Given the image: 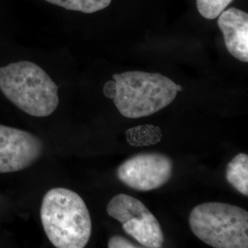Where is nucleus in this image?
I'll return each instance as SVG.
<instances>
[{
  "label": "nucleus",
  "mask_w": 248,
  "mask_h": 248,
  "mask_svg": "<svg viewBox=\"0 0 248 248\" xmlns=\"http://www.w3.org/2000/svg\"><path fill=\"white\" fill-rule=\"evenodd\" d=\"M41 220L55 248H83L89 242L92 222L89 209L83 199L68 188L54 187L45 194Z\"/></svg>",
  "instance_id": "1"
},
{
  "label": "nucleus",
  "mask_w": 248,
  "mask_h": 248,
  "mask_svg": "<svg viewBox=\"0 0 248 248\" xmlns=\"http://www.w3.org/2000/svg\"><path fill=\"white\" fill-rule=\"evenodd\" d=\"M0 90L29 115L45 118L59 105L58 87L34 62L19 61L0 67Z\"/></svg>",
  "instance_id": "2"
},
{
  "label": "nucleus",
  "mask_w": 248,
  "mask_h": 248,
  "mask_svg": "<svg viewBox=\"0 0 248 248\" xmlns=\"http://www.w3.org/2000/svg\"><path fill=\"white\" fill-rule=\"evenodd\" d=\"M116 95L113 102L122 115L139 119L170 105L182 87L158 73L125 72L113 75Z\"/></svg>",
  "instance_id": "3"
},
{
  "label": "nucleus",
  "mask_w": 248,
  "mask_h": 248,
  "mask_svg": "<svg viewBox=\"0 0 248 248\" xmlns=\"http://www.w3.org/2000/svg\"><path fill=\"white\" fill-rule=\"evenodd\" d=\"M189 225L196 236L212 248H248V213L238 206L200 204L190 213Z\"/></svg>",
  "instance_id": "4"
},
{
  "label": "nucleus",
  "mask_w": 248,
  "mask_h": 248,
  "mask_svg": "<svg viewBox=\"0 0 248 248\" xmlns=\"http://www.w3.org/2000/svg\"><path fill=\"white\" fill-rule=\"evenodd\" d=\"M107 213L121 222L124 232L142 248H160L164 232L156 217L141 201L126 194H118L107 205Z\"/></svg>",
  "instance_id": "5"
},
{
  "label": "nucleus",
  "mask_w": 248,
  "mask_h": 248,
  "mask_svg": "<svg viewBox=\"0 0 248 248\" xmlns=\"http://www.w3.org/2000/svg\"><path fill=\"white\" fill-rule=\"evenodd\" d=\"M173 174V161L161 153H141L117 169L119 180L138 191H151L167 184Z\"/></svg>",
  "instance_id": "6"
},
{
  "label": "nucleus",
  "mask_w": 248,
  "mask_h": 248,
  "mask_svg": "<svg viewBox=\"0 0 248 248\" xmlns=\"http://www.w3.org/2000/svg\"><path fill=\"white\" fill-rule=\"evenodd\" d=\"M44 144L34 134L0 125V173L26 169L40 158Z\"/></svg>",
  "instance_id": "7"
},
{
  "label": "nucleus",
  "mask_w": 248,
  "mask_h": 248,
  "mask_svg": "<svg viewBox=\"0 0 248 248\" xmlns=\"http://www.w3.org/2000/svg\"><path fill=\"white\" fill-rule=\"evenodd\" d=\"M218 26L223 34L228 52L242 62H248V15L231 8L219 15Z\"/></svg>",
  "instance_id": "8"
},
{
  "label": "nucleus",
  "mask_w": 248,
  "mask_h": 248,
  "mask_svg": "<svg viewBox=\"0 0 248 248\" xmlns=\"http://www.w3.org/2000/svg\"><path fill=\"white\" fill-rule=\"evenodd\" d=\"M226 179L243 195L248 196V155L238 154L229 162L226 169Z\"/></svg>",
  "instance_id": "9"
},
{
  "label": "nucleus",
  "mask_w": 248,
  "mask_h": 248,
  "mask_svg": "<svg viewBox=\"0 0 248 248\" xmlns=\"http://www.w3.org/2000/svg\"><path fill=\"white\" fill-rule=\"evenodd\" d=\"M163 134L159 127L155 125H141L127 130V142L136 147L154 145L162 140Z\"/></svg>",
  "instance_id": "10"
},
{
  "label": "nucleus",
  "mask_w": 248,
  "mask_h": 248,
  "mask_svg": "<svg viewBox=\"0 0 248 248\" xmlns=\"http://www.w3.org/2000/svg\"><path fill=\"white\" fill-rule=\"evenodd\" d=\"M63 9L83 13H95L109 6L111 0H45Z\"/></svg>",
  "instance_id": "11"
},
{
  "label": "nucleus",
  "mask_w": 248,
  "mask_h": 248,
  "mask_svg": "<svg viewBox=\"0 0 248 248\" xmlns=\"http://www.w3.org/2000/svg\"><path fill=\"white\" fill-rule=\"evenodd\" d=\"M232 2V0H197V8L203 18L214 19L219 17Z\"/></svg>",
  "instance_id": "12"
},
{
  "label": "nucleus",
  "mask_w": 248,
  "mask_h": 248,
  "mask_svg": "<svg viewBox=\"0 0 248 248\" xmlns=\"http://www.w3.org/2000/svg\"><path fill=\"white\" fill-rule=\"evenodd\" d=\"M108 248H139L138 246H135L133 242L130 240L126 239L123 236L116 235L111 237L108 243Z\"/></svg>",
  "instance_id": "13"
},
{
  "label": "nucleus",
  "mask_w": 248,
  "mask_h": 248,
  "mask_svg": "<svg viewBox=\"0 0 248 248\" xmlns=\"http://www.w3.org/2000/svg\"><path fill=\"white\" fill-rule=\"evenodd\" d=\"M116 82L114 80H111V81H108L105 86H104V95L106 96L107 98H112L115 97L116 95Z\"/></svg>",
  "instance_id": "14"
}]
</instances>
